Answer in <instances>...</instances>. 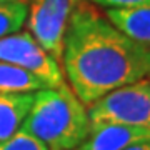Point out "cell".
I'll return each mask as SVG.
<instances>
[{
	"mask_svg": "<svg viewBox=\"0 0 150 150\" xmlns=\"http://www.w3.org/2000/svg\"><path fill=\"white\" fill-rule=\"evenodd\" d=\"M42 88H47V85L35 75L0 60V92L2 93H35Z\"/></svg>",
	"mask_w": 150,
	"mask_h": 150,
	"instance_id": "cell-9",
	"label": "cell"
},
{
	"mask_svg": "<svg viewBox=\"0 0 150 150\" xmlns=\"http://www.w3.org/2000/svg\"><path fill=\"white\" fill-rule=\"evenodd\" d=\"M123 150H150V139L140 140V142H137V144L129 145L127 149H123Z\"/></svg>",
	"mask_w": 150,
	"mask_h": 150,
	"instance_id": "cell-13",
	"label": "cell"
},
{
	"mask_svg": "<svg viewBox=\"0 0 150 150\" xmlns=\"http://www.w3.org/2000/svg\"><path fill=\"white\" fill-rule=\"evenodd\" d=\"M79 4L80 0H32L28 4V32L57 62L62 59L65 30Z\"/></svg>",
	"mask_w": 150,
	"mask_h": 150,
	"instance_id": "cell-5",
	"label": "cell"
},
{
	"mask_svg": "<svg viewBox=\"0 0 150 150\" xmlns=\"http://www.w3.org/2000/svg\"><path fill=\"white\" fill-rule=\"evenodd\" d=\"M0 150H48L45 144H42L33 135L18 130L15 135H12L8 140L0 144Z\"/></svg>",
	"mask_w": 150,
	"mask_h": 150,
	"instance_id": "cell-11",
	"label": "cell"
},
{
	"mask_svg": "<svg viewBox=\"0 0 150 150\" xmlns=\"http://www.w3.org/2000/svg\"><path fill=\"white\" fill-rule=\"evenodd\" d=\"M20 130L38 139L48 150H75L87 139L90 120L87 107L69 85L47 87L33 93Z\"/></svg>",
	"mask_w": 150,
	"mask_h": 150,
	"instance_id": "cell-2",
	"label": "cell"
},
{
	"mask_svg": "<svg viewBox=\"0 0 150 150\" xmlns=\"http://www.w3.org/2000/svg\"><path fill=\"white\" fill-rule=\"evenodd\" d=\"M5 2H12V0H0V4H5Z\"/></svg>",
	"mask_w": 150,
	"mask_h": 150,
	"instance_id": "cell-14",
	"label": "cell"
},
{
	"mask_svg": "<svg viewBox=\"0 0 150 150\" xmlns=\"http://www.w3.org/2000/svg\"><path fill=\"white\" fill-rule=\"evenodd\" d=\"M33 102V93L0 92V144L15 135L23 125Z\"/></svg>",
	"mask_w": 150,
	"mask_h": 150,
	"instance_id": "cell-8",
	"label": "cell"
},
{
	"mask_svg": "<svg viewBox=\"0 0 150 150\" xmlns=\"http://www.w3.org/2000/svg\"><path fill=\"white\" fill-rule=\"evenodd\" d=\"M105 17L129 38L150 47V0L125 8H105Z\"/></svg>",
	"mask_w": 150,
	"mask_h": 150,
	"instance_id": "cell-7",
	"label": "cell"
},
{
	"mask_svg": "<svg viewBox=\"0 0 150 150\" xmlns=\"http://www.w3.org/2000/svg\"><path fill=\"white\" fill-rule=\"evenodd\" d=\"M150 139V130L120 123H90L87 139L75 150H123Z\"/></svg>",
	"mask_w": 150,
	"mask_h": 150,
	"instance_id": "cell-6",
	"label": "cell"
},
{
	"mask_svg": "<svg viewBox=\"0 0 150 150\" xmlns=\"http://www.w3.org/2000/svg\"><path fill=\"white\" fill-rule=\"evenodd\" d=\"M62 72L85 107L108 92L150 75V47L129 38L85 4L70 17L62 48Z\"/></svg>",
	"mask_w": 150,
	"mask_h": 150,
	"instance_id": "cell-1",
	"label": "cell"
},
{
	"mask_svg": "<svg viewBox=\"0 0 150 150\" xmlns=\"http://www.w3.org/2000/svg\"><path fill=\"white\" fill-rule=\"evenodd\" d=\"M0 60L35 75L48 88L67 85L60 62L52 57L30 32H13L0 38Z\"/></svg>",
	"mask_w": 150,
	"mask_h": 150,
	"instance_id": "cell-4",
	"label": "cell"
},
{
	"mask_svg": "<svg viewBox=\"0 0 150 150\" xmlns=\"http://www.w3.org/2000/svg\"><path fill=\"white\" fill-rule=\"evenodd\" d=\"M28 5L25 0H12L0 4V38L18 32L27 20Z\"/></svg>",
	"mask_w": 150,
	"mask_h": 150,
	"instance_id": "cell-10",
	"label": "cell"
},
{
	"mask_svg": "<svg viewBox=\"0 0 150 150\" xmlns=\"http://www.w3.org/2000/svg\"><path fill=\"white\" fill-rule=\"evenodd\" d=\"M149 77H150V75H149Z\"/></svg>",
	"mask_w": 150,
	"mask_h": 150,
	"instance_id": "cell-15",
	"label": "cell"
},
{
	"mask_svg": "<svg viewBox=\"0 0 150 150\" xmlns=\"http://www.w3.org/2000/svg\"><path fill=\"white\" fill-rule=\"evenodd\" d=\"M90 2L103 8H125V7H134L149 0H90Z\"/></svg>",
	"mask_w": 150,
	"mask_h": 150,
	"instance_id": "cell-12",
	"label": "cell"
},
{
	"mask_svg": "<svg viewBox=\"0 0 150 150\" xmlns=\"http://www.w3.org/2000/svg\"><path fill=\"white\" fill-rule=\"evenodd\" d=\"M90 123H120L150 130V80L123 85L87 107Z\"/></svg>",
	"mask_w": 150,
	"mask_h": 150,
	"instance_id": "cell-3",
	"label": "cell"
}]
</instances>
